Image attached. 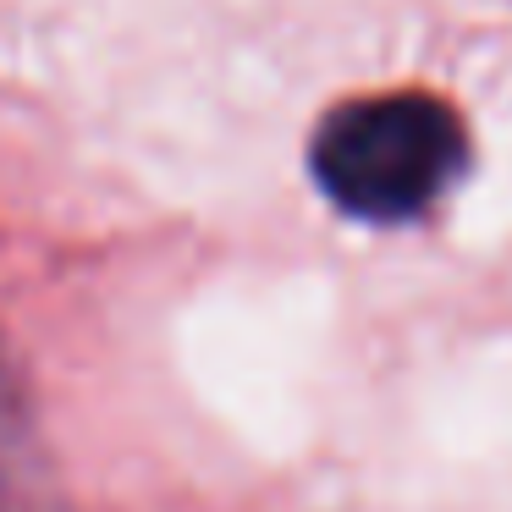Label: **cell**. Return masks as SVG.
I'll use <instances>...</instances> for the list:
<instances>
[{"instance_id":"6da1fadb","label":"cell","mask_w":512,"mask_h":512,"mask_svg":"<svg viewBox=\"0 0 512 512\" xmlns=\"http://www.w3.org/2000/svg\"><path fill=\"white\" fill-rule=\"evenodd\" d=\"M463 171V127L430 94H380L331 111L314 133V177L364 221H408Z\"/></svg>"},{"instance_id":"7a4b0ae2","label":"cell","mask_w":512,"mask_h":512,"mask_svg":"<svg viewBox=\"0 0 512 512\" xmlns=\"http://www.w3.org/2000/svg\"><path fill=\"white\" fill-rule=\"evenodd\" d=\"M0 512H67L17 364L0 347Z\"/></svg>"}]
</instances>
